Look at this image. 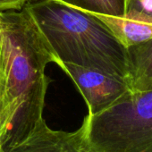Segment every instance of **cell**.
<instances>
[{"label": "cell", "instance_id": "1", "mask_svg": "<svg viewBox=\"0 0 152 152\" xmlns=\"http://www.w3.org/2000/svg\"><path fill=\"white\" fill-rule=\"evenodd\" d=\"M49 63L59 60L28 10L0 12V138L6 145L43 117Z\"/></svg>", "mask_w": 152, "mask_h": 152}, {"label": "cell", "instance_id": "6", "mask_svg": "<svg viewBox=\"0 0 152 152\" xmlns=\"http://www.w3.org/2000/svg\"><path fill=\"white\" fill-rule=\"evenodd\" d=\"M96 15L126 49L152 39V15H150L130 8L120 16Z\"/></svg>", "mask_w": 152, "mask_h": 152}, {"label": "cell", "instance_id": "8", "mask_svg": "<svg viewBox=\"0 0 152 152\" xmlns=\"http://www.w3.org/2000/svg\"><path fill=\"white\" fill-rule=\"evenodd\" d=\"M66 6L94 15L120 16L127 10L126 0H56Z\"/></svg>", "mask_w": 152, "mask_h": 152}, {"label": "cell", "instance_id": "11", "mask_svg": "<svg viewBox=\"0 0 152 152\" xmlns=\"http://www.w3.org/2000/svg\"><path fill=\"white\" fill-rule=\"evenodd\" d=\"M5 146H6V144L4 142V140L2 139H0V152H6L5 151Z\"/></svg>", "mask_w": 152, "mask_h": 152}, {"label": "cell", "instance_id": "3", "mask_svg": "<svg viewBox=\"0 0 152 152\" xmlns=\"http://www.w3.org/2000/svg\"><path fill=\"white\" fill-rule=\"evenodd\" d=\"M81 127L88 152H152V90H129Z\"/></svg>", "mask_w": 152, "mask_h": 152}, {"label": "cell", "instance_id": "2", "mask_svg": "<svg viewBox=\"0 0 152 152\" xmlns=\"http://www.w3.org/2000/svg\"><path fill=\"white\" fill-rule=\"evenodd\" d=\"M39 31L61 64L94 69L125 81L127 49L94 14L56 0L27 2Z\"/></svg>", "mask_w": 152, "mask_h": 152}, {"label": "cell", "instance_id": "10", "mask_svg": "<svg viewBox=\"0 0 152 152\" xmlns=\"http://www.w3.org/2000/svg\"><path fill=\"white\" fill-rule=\"evenodd\" d=\"M29 0H0V12L20 10Z\"/></svg>", "mask_w": 152, "mask_h": 152}, {"label": "cell", "instance_id": "7", "mask_svg": "<svg viewBox=\"0 0 152 152\" xmlns=\"http://www.w3.org/2000/svg\"><path fill=\"white\" fill-rule=\"evenodd\" d=\"M152 78V39L127 48L125 82L132 91Z\"/></svg>", "mask_w": 152, "mask_h": 152}, {"label": "cell", "instance_id": "4", "mask_svg": "<svg viewBox=\"0 0 152 152\" xmlns=\"http://www.w3.org/2000/svg\"><path fill=\"white\" fill-rule=\"evenodd\" d=\"M59 67L77 86L88 107V115L105 110L129 91L126 82L116 76L71 64H61Z\"/></svg>", "mask_w": 152, "mask_h": 152}, {"label": "cell", "instance_id": "5", "mask_svg": "<svg viewBox=\"0 0 152 152\" xmlns=\"http://www.w3.org/2000/svg\"><path fill=\"white\" fill-rule=\"evenodd\" d=\"M6 152H88L83 139V128L74 132L49 128L41 117L23 137L7 143Z\"/></svg>", "mask_w": 152, "mask_h": 152}, {"label": "cell", "instance_id": "9", "mask_svg": "<svg viewBox=\"0 0 152 152\" xmlns=\"http://www.w3.org/2000/svg\"><path fill=\"white\" fill-rule=\"evenodd\" d=\"M126 7L152 15V0H126Z\"/></svg>", "mask_w": 152, "mask_h": 152}]
</instances>
